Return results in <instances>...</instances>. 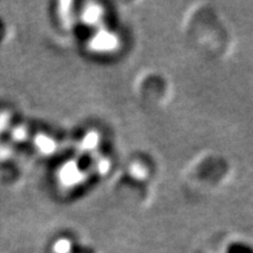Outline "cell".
<instances>
[{"instance_id": "cell-5", "label": "cell", "mask_w": 253, "mask_h": 253, "mask_svg": "<svg viewBox=\"0 0 253 253\" xmlns=\"http://www.w3.org/2000/svg\"><path fill=\"white\" fill-rule=\"evenodd\" d=\"M131 172H132V175H134L135 177H137V178H143V176H144V170H143V168H132V170H131Z\"/></svg>"}, {"instance_id": "cell-2", "label": "cell", "mask_w": 253, "mask_h": 253, "mask_svg": "<svg viewBox=\"0 0 253 253\" xmlns=\"http://www.w3.org/2000/svg\"><path fill=\"white\" fill-rule=\"evenodd\" d=\"M61 178L65 182V184L73 185L81 181L82 175L79 168L75 164L69 163L63 168V170L61 171Z\"/></svg>"}, {"instance_id": "cell-6", "label": "cell", "mask_w": 253, "mask_h": 253, "mask_svg": "<svg viewBox=\"0 0 253 253\" xmlns=\"http://www.w3.org/2000/svg\"><path fill=\"white\" fill-rule=\"evenodd\" d=\"M108 162H107V161H102V162H100V164H99V170H100V172H106L107 170H108Z\"/></svg>"}, {"instance_id": "cell-1", "label": "cell", "mask_w": 253, "mask_h": 253, "mask_svg": "<svg viewBox=\"0 0 253 253\" xmlns=\"http://www.w3.org/2000/svg\"><path fill=\"white\" fill-rule=\"evenodd\" d=\"M118 38L113 36L112 33L108 32H100L96 34L91 40L90 46L91 48L95 50H100V52H108V50H113L118 46Z\"/></svg>"}, {"instance_id": "cell-3", "label": "cell", "mask_w": 253, "mask_h": 253, "mask_svg": "<svg viewBox=\"0 0 253 253\" xmlns=\"http://www.w3.org/2000/svg\"><path fill=\"white\" fill-rule=\"evenodd\" d=\"M101 9L96 6H91V7L87 8L84 13V20L88 24H95L100 19Z\"/></svg>"}, {"instance_id": "cell-4", "label": "cell", "mask_w": 253, "mask_h": 253, "mask_svg": "<svg viewBox=\"0 0 253 253\" xmlns=\"http://www.w3.org/2000/svg\"><path fill=\"white\" fill-rule=\"evenodd\" d=\"M97 144V135L94 134V132H90L86 136V138L84 140V145L87 148V149H91L95 145Z\"/></svg>"}]
</instances>
